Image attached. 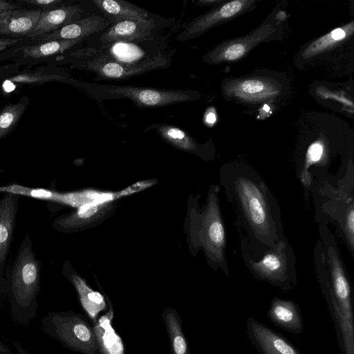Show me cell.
Here are the masks:
<instances>
[{"label": "cell", "instance_id": "cell-1", "mask_svg": "<svg viewBox=\"0 0 354 354\" xmlns=\"http://www.w3.org/2000/svg\"><path fill=\"white\" fill-rule=\"evenodd\" d=\"M220 182L234 211L241 252L254 257L286 239L278 202L256 170L245 164H225Z\"/></svg>", "mask_w": 354, "mask_h": 354}, {"label": "cell", "instance_id": "cell-2", "mask_svg": "<svg viewBox=\"0 0 354 354\" xmlns=\"http://www.w3.org/2000/svg\"><path fill=\"white\" fill-rule=\"evenodd\" d=\"M314 249L317 280L332 317L342 354H354L352 290L336 239L325 223Z\"/></svg>", "mask_w": 354, "mask_h": 354}, {"label": "cell", "instance_id": "cell-3", "mask_svg": "<svg viewBox=\"0 0 354 354\" xmlns=\"http://www.w3.org/2000/svg\"><path fill=\"white\" fill-rule=\"evenodd\" d=\"M41 260L37 259L32 239L26 234L12 264L6 271V292L12 320L28 325L36 317L40 292Z\"/></svg>", "mask_w": 354, "mask_h": 354}, {"label": "cell", "instance_id": "cell-4", "mask_svg": "<svg viewBox=\"0 0 354 354\" xmlns=\"http://www.w3.org/2000/svg\"><path fill=\"white\" fill-rule=\"evenodd\" d=\"M174 50L162 53L138 64H124L115 60L102 50L80 46L55 57L50 64L68 66L71 69L95 74L94 81L124 80L156 69L169 67Z\"/></svg>", "mask_w": 354, "mask_h": 354}, {"label": "cell", "instance_id": "cell-5", "mask_svg": "<svg viewBox=\"0 0 354 354\" xmlns=\"http://www.w3.org/2000/svg\"><path fill=\"white\" fill-rule=\"evenodd\" d=\"M219 187L211 185L203 209L193 208L190 237L195 249H202L209 266L230 275L226 251V233L219 205Z\"/></svg>", "mask_w": 354, "mask_h": 354}, {"label": "cell", "instance_id": "cell-6", "mask_svg": "<svg viewBox=\"0 0 354 354\" xmlns=\"http://www.w3.org/2000/svg\"><path fill=\"white\" fill-rule=\"evenodd\" d=\"M68 84L81 89L97 101L127 99L139 108L166 106L194 100L199 94L192 90L167 89L127 85L102 84L71 78Z\"/></svg>", "mask_w": 354, "mask_h": 354}, {"label": "cell", "instance_id": "cell-7", "mask_svg": "<svg viewBox=\"0 0 354 354\" xmlns=\"http://www.w3.org/2000/svg\"><path fill=\"white\" fill-rule=\"evenodd\" d=\"M40 324L45 334L72 351L102 354L93 326L81 313L49 311Z\"/></svg>", "mask_w": 354, "mask_h": 354}, {"label": "cell", "instance_id": "cell-8", "mask_svg": "<svg viewBox=\"0 0 354 354\" xmlns=\"http://www.w3.org/2000/svg\"><path fill=\"white\" fill-rule=\"evenodd\" d=\"M241 257L250 272L259 281L283 291L292 290L297 283L296 257L286 238L255 257L241 252Z\"/></svg>", "mask_w": 354, "mask_h": 354}, {"label": "cell", "instance_id": "cell-9", "mask_svg": "<svg viewBox=\"0 0 354 354\" xmlns=\"http://www.w3.org/2000/svg\"><path fill=\"white\" fill-rule=\"evenodd\" d=\"M337 188L326 182L321 187V195L326 198L320 211L337 225V230L351 256L354 252L353 171L348 169Z\"/></svg>", "mask_w": 354, "mask_h": 354}, {"label": "cell", "instance_id": "cell-10", "mask_svg": "<svg viewBox=\"0 0 354 354\" xmlns=\"http://www.w3.org/2000/svg\"><path fill=\"white\" fill-rule=\"evenodd\" d=\"M285 17L283 12L275 11L250 34L216 45L205 55L203 61L218 64L240 60L258 44L281 38Z\"/></svg>", "mask_w": 354, "mask_h": 354}, {"label": "cell", "instance_id": "cell-11", "mask_svg": "<svg viewBox=\"0 0 354 354\" xmlns=\"http://www.w3.org/2000/svg\"><path fill=\"white\" fill-rule=\"evenodd\" d=\"M85 39L36 41L24 37L20 42L0 53V62L15 63L31 68L42 63L50 64L55 57L79 46Z\"/></svg>", "mask_w": 354, "mask_h": 354}, {"label": "cell", "instance_id": "cell-12", "mask_svg": "<svg viewBox=\"0 0 354 354\" xmlns=\"http://www.w3.org/2000/svg\"><path fill=\"white\" fill-rule=\"evenodd\" d=\"M283 88L277 78L254 75L227 80L223 84L222 92L225 98L257 104L281 97Z\"/></svg>", "mask_w": 354, "mask_h": 354}, {"label": "cell", "instance_id": "cell-13", "mask_svg": "<svg viewBox=\"0 0 354 354\" xmlns=\"http://www.w3.org/2000/svg\"><path fill=\"white\" fill-rule=\"evenodd\" d=\"M114 19L115 21L106 29L91 35L97 39L89 37L85 39L88 46L98 48L117 42L144 41L153 37L158 31L155 19Z\"/></svg>", "mask_w": 354, "mask_h": 354}, {"label": "cell", "instance_id": "cell-14", "mask_svg": "<svg viewBox=\"0 0 354 354\" xmlns=\"http://www.w3.org/2000/svg\"><path fill=\"white\" fill-rule=\"evenodd\" d=\"M254 0H235L216 6L189 21L176 39L185 41L198 37L209 29L236 17L255 6Z\"/></svg>", "mask_w": 354, "mask_h": 354}, {"label": "cell", "instance_id": "cell-15", "mask_svg": "<svg viewBox=\"0 0 354 354\" xmlns=\"http://www.w3.org/2000/svg\"><path fill=\"white\" fill-rule=\"evenodd\" d=\"M71 78L66 68L53 64L24 68L0 80V93L6 95L24 86H38L51 82L68 84Z\"/></svg>", "mask_w": 354, "mask_h": 354}, {"label": "cell", "instance_id": "cell-16", "mask_svg": "<svg viewBox=\"0 0 354 354\" xmlns=\"http://www.w3.org/2000/svg\"><path fill=\"white\" fill-rule=\"evenodd\" d=\"M246 330L261 354H301L283 336L253 317L248 318Z\"/></svg>", "mask_w": 354, "mask_h": 354}, {"label": "cell", "instance_id": "cell-17", "mask_svg": "<svg viewBox=\"0 0 354 354\" xmlns=\"http://www.w3.org/2000/svg\"><path fill=\"white\" fill-rule=\"evenodd\" d=\"M114 21L115 19L112 17L92 15L32 40L48 41L54 40L86 39L90 36L106 29Z\"/></svg>", "mask_w": 354, "mask_h": 354}, {"label": "cell", "instance_id": "cell-18", "mask_svg": "<svg viewBox=\"0 0 354 354\" xmlns=\"http://www.w3.org/2000/svg\"><path fill=\"white\" fill-rule=\"evenodd\" d=\"M84 10L77 3L64 4L51 10L41 12L35 27L26 38L34 39L57 30L63 26L83 18Z\"/></svg>", "mask_w": 354, "mask_h": 354}, {"label": "cell", "instance_id": "cell-19", "mask_svg": "<svg viewBox=\"0 0 354 354\" xmlns=\"http://www.w3.org/2000/svg\"><path fill=\"white\" fill-rule=\"evenodd\" d=\"M19 195L8 192L0 198V277L3 272L17 218Z\"/></svg>", "mask_w": 354, "mask_h": 354}, {"label": "cell", "instance_id": "cell-20", "mask_svg": "<svg viewBox=\"0 0 354 354\" xmlns=\"http://www.w3.org/2000/svg\"><path fill=\"white\" fill-rule=\"evenodd\" d=\"M158 38L153 37L140 42H117L96 49L102 50L109 57L122 63L138 64L163 53L158 50H147V47L157 45L158 42H154ZM161 43L163 41L159 44Z\"/></svg>", "mask_w": 354, "mask_h": 354}, {"label": "cell", "instance_id": "cell-21", "mask_svg": "<svg viewBox=\"0 0 354 354\" xmlns=\"http://www.w3.org/2000/svg\"><path fill=\"white\" fill-rule=\"evenodd\" d=\"M41 10L18 8L0 13V35L23 38L35 27Z\"/></svg>", "mask_w": 354, "mask_h": 354}, {"label": "cell", "instance_id": "cell-22", "mask_svg": "<svg viewBox=\"0 0 354 354\" xmlns=\"http://www.w3.org/2000/svg\"><path fill=\"white\" fill-rule=\"evenodd\" d=\"M267 316L277 327L289 333H304V321L299 305L290 299L274 297L270 305Z\"/></svg>", "mask_w": 354, "mask_h": 354}, {"label": "cell", "instance_id": "cell-23", "mask_svg": "<svg viewBox=\"0 0 354 354\" xmlns=\"http://www.w3.org/2000/svg\"><path fill=\"white\" fill-rule=\"evenodd\" d=\"M62 272L73 284L80 303L88 317L93 322L97 321L99 314L106 309V303L103 295L90 288L86 282L66 264L64 266Z\"/></svg>", "mask_w": 354, "mask_h": 354}, {"label": "cell", "instance_id": "cell-24", "mask_svg": "<svg viewBox=\"0 0 354 354\" xmlns=\"http://www.w3.org/2000/svg\"><path fill=\"white\" fill-rule=\"evenodd\" d=\"M353 22L334 29L325 35L313 41L299 53L297 62H306L343 44L353 34Z\"/></svg>", "mask_w": 354, "mask_h": 354}, {"label": "cell", "instance_id": "cell-25", "mask_svg": "<svg viewBox=\"0 0 354 354\" xmlns=\"http://www.w3.org/2000/svg\"><path fill=\"white\" fill-rule=\"evenodd\" d=\"M104 203H86L77 207L71 214L55 218L53 223L54 228L62 232H72L88 224L102 213Z\"/></svg>", "mask_w": 354, "mask_h": 354}, {"label": "cell", "instance_id": "cell-26", "mask_svg": "<svg viewBox=\"0 0 354 354\" xmlns=\"http://www.w3.org/2000/svg\"><path fill=\"white\" fill-rule=\"evenodd\" d=\"M155 129L167 142L181 151L201 154L203 145L198 144L194 138L180 127L162 123H154L147 130Z\"/></svg>", "mask_w": 354, "mask_h": 354}, {"label": "cell", "instance_id": "cell-27", "mask_svg": "<svg viewBox=\"0 0 354 354\" xmlns=\"http://www.w3.org/2000/svg\"><path fill=\"white\" fill-rule=\"evenodd\" d=\"M170 342L171 354H190L187 341L182 327V319L177 310L171 307L165 308L162 313Z\"/></svg>", "mask_w": 354, "mask_h": 354}, {"label": "cell", "instance_id": "cell-28", "mask_svg": "<svg viewBox=\"0 0 354 354\" xmlns=\"http://www.w3.org/2000/svg\"><path fill=\"white\" fill-rule=\"evenodd\" d=\"M93 4L106 16L125 19H154L147 10L122 0H93Z\"/></svg>", "mask_w": 354, "mask_h": 354}, {"label": "cell", "instance_id": "cell-29", "mask_svg": "<svg viewBox=\"0 0 354 354\" xmlns=\"http://www.w3.org/2000/svg\"><path fill=\"white\" fill-rule=\"evenodd\" d=\"M30 99L22 96L15 103H8L0 109V140L16 128L26 111Z\"/></svg>", "mask_w": 354, "mask_h": 354}, {"label": "cell", "instance_id": "cell-30", "mask_svg": "<svg viewBox=\"0 0 354 354\" xmlns=\"http://www.w3.org/2000/svg\"><path fill=\"white\" fill-rule=\"evenodd\" d=\"M19 8L40 9L41 11L54 9L67 3L64 0H12Z\"/></svg>", "mask_w": 354, "mask_h": 354}, {"label": "cell", "instance_id": "cell-31", "mask_svg": "<svg viewBox=\"0 0 354 354\" xmlns=\"http://www.w3.org/2000/svg\"><path fill=\"white\" fill-rule=\"evenodd\" d=\"M156 183V180H144L136 182V183H133L131 185L121 190L120 192L115 193V198L116 199L120 197L127 196L135 193H138L152 186Z\"/></svg>", "mask_w": 354, "mask_h": 354}, {"label": "cell", "instance_id": "cell-32", "mask_svg": "<svg viewBox=\"0 0 354 354\" xmlns=\"http://www.w3.org/2000/svg\"><path fill=\"white\" fill-rule=\"evenodd\" d=\"M24 38V37L16 38L0 35V53H2L10 47H12V46L20 42Z\"/></svg>", "mask_w": 354, "mask_h": 354}, {"label": "cell", "instance_id": "cell-33", "mask_svg": "<svg viewBox=\"0 0 354 354\" xmlns=\"http://www.w3.org/2000/svg\"><path fill=\"white\" fill-rule=\"evenodd\" d=\"M21 69V66L15 63H6L0 65V80Z\"/></svg>", "mask_w": 354, "mask_h": 354}, {"label": "cell", "instance_id": "cell-34", "mask_svg": "<svg viewBox=\"0 0 354 354\" xmlns=\"http://www.w3.org/2000/svg\"><path fill=\"white\" fill-rule=\"evenodd\" d=\"M18 8L13 1L0 0V13Z\"/></svg>", "mask_w": 354, "mask_h": 354}, {"label": "cell", "instance_id": "cell-35", "mask_svg": "<svg viewBox=\"0 0 354 354\" xmlns=\"http://www.w3.org/2000/svg\"><path fill=\"white\" fill-rule=\"evenodd\" d=\"M0 354H15L11 348L0 339Z\"/></svg>", "mask_w": 354, "mask_h": 354}, {"label": "cell", "instance_id": "cell-36", "mask_svg": "<svg viewBox=\"0 0 354 354\" xmlns=\"http://www.w3.org/2000/svg\"><path fill=\"white\" fill-rule=\"evenodd\" d=\"M12 345L17 351V354H29L26 349L18 342H12Z\"/></svg>", "mask_w": 354, "mask_h": 354}, {"label": "cell", "instance_id": "cell-37", "mask_svg": "<svg viewBox=\"0 0 354 354\" xmlns=\"http://www.w3.org/2000/svg\"><path fill=\"white\" fill-rule=\"evenodd\" d=\"M4 292H6V279L3 277H0V298Z\"/></svg>", "mask_w": 354, "mask_h": 354}, {"label": "cell", "instance_id": "cell-38", "mask_svg": "<svg viewBox=\"0 0 354 354\" xmlns=\"http://www.w3.org/2000/svg\"><path fill=\"white\" fill-rule=\"evenodd\" d=\"M216 120V115L214 113H209L206 116V122L208 123H214Z\"/></svg>", "mask_w": 354, "mask_h": 354}]
</instances>
